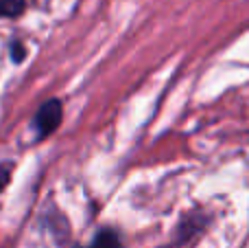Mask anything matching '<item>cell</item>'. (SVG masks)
I'll return each instance as SVG.
<instances>
[{
	"instance_id": "cell-1",
	"label": "cell",
	"mask_w": 249,
	"mask_h": 248,
	"mask_svg": "<svg viewBox=\"0 0 249 248\" xmlns=\"http://www.w3.org/2000/svg\"><path fill=\"white\" fill-rule=\"evenodd\" d=\"M61 117H64V110H61V101L59 99H48L42 108L37 110L33 119V125L37 130V136L44 139L48 136L51 132H55L61 123Z\"/></svg>"
},
{
	"instance_id": "cell-2",
	"label": "cell",
	"mask_w": 249,
	"mask_h": 248,
	"mask_svg": "<svg viewBox=\"0 0 249 248\" xmlns=\"http://www.w3.org/2000/svg\"><path fill=\"white\" fill-rule=\"evenodd\" d=\"M92 248H123V242L118 237V233H114L112 228H103V231L96 233Z\"/></svg>"
},
{
	"instance_id": "cell-3",
	"label": "cell",
	"mask_w": 249,
	"mask_h": 248,
	"mask_svg": "<svg viewBox=\"0 0 249 248\" xmlns=\"http://www.w3.org/2000/svg\"><path fill=\"white\" fill-rule=\"evenodd\" d=\"M26 9V0H0V18H18Z\"/></svg>"
},
{
	"instance_id": "cell-4",
	"label": "cell",
	"mask_w": 249,
	"mask_h": 248,
	"mask_svg": "<svg viewBox=\"0 0 249 248\" xmlns=\"http://www.w3.org/2000/svg\"><path fill=\"white\" fill-rule=\"evenodd\" d=\"M11 169H13L11 163H2V165H0V191H2L9 185V180H11Z\"/></svg>"
},
{
	"instance_id": "cell-5",
	"label": "cell",
	"mask_w": 249,
	"mask_h": 248,
	"mask_svg": "<svg viewBox=\"0 0 249 248\" xmlns=\"http://www.w3.org/2000/svg\"><path fill=\"white\" fill-rule=\"evenodd\" d=\"M11 55H13V62H22L24 60V46L22 44H18V42H13L11 44Z\"/></svg>"
}]
</instances>
